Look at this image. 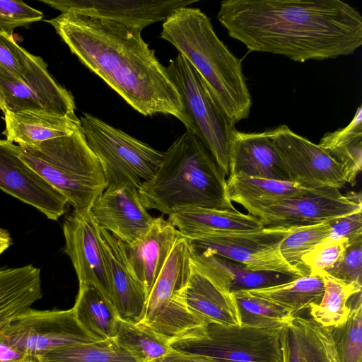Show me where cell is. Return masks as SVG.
<instances>
[{"label": "cell", "mask_w": 362, "mask_h": 362, "mask_svg": "<svg viewBox=\"0 0 362 362\" xmlns=\"http://www.w3.org/2000/svg\"><path fill=\"white\" fill-rule=\"evenodd\" d=\"M11 243L9 233L0 228V255L11 245Z\"/></svg>", "instance_id": "45"}, {"label": "cell", "mask_w": 362, "mask_h": 362, "mask_svg": "<svg viewBox=\"0 0 362 362\" xmlns=\"http://www.w3.org/2000/svg\"><path fill=\"white\" fill-rule=\"evenodd\" d=\"M11 344L37 358L56 349L98 341L77 320L73 308H29L0 329Z\"/></svg>", "instance_id": "11"}, {"label": "cell", "mask_w": 362, "mask_h": 362, "mask_svg": "<svg viewBox=\"0 0 362 362\" xmlns=\"http://www.w3.org/2000/svg\"><path fill=\"white\" fill-rule=\"evenodd\" d=\"M272 145L289 181L305 189L335 187L347 184L342 166L318 144L279 125L270 129Z\"/></svg>", "instance_id": "14"}, {"label": "cell", "mask_w": 362, "mask_h": 362, "mask_svg": "<svg viewBox=\"0 0 362 362\" xmlns=\"http://www.w3.org/2000/svg\"><path fill=\"white\" fill-rule=\"evenodd\" d=\"M191 248L180 235L147 297L142 323L159 334H165L182 327L189 312L180 292L192 270Z\"/></svg>", "instance_id": "13"}, {"label": "cell", "mask_w": 362, "mask_h": 362, "mask_svg": "<svg viewBox=\"0 0 362 362\" xmlns=\"http://www.w3.org/2000/svg\"><path fill=\"white\" fill-rule=\"evenodd\" d=\"M168 221L187 239L216 233L255 232L264 228L257 218L237 209L190 208L169 215Z\"/></svg>", "instance_id": "24"}, {"label": "cell", "mask_w": 362, "mask_h": 362, "mask_svg": "<svg viewBox=\"0 0 362 362\" xmlns=\"http://www.w3.org/2000/svg\"><path fill=\"white\" fill-rule=\"evenodd\" d=\"M151 362H221L214 359L178 352L170 349V351L161 358Z\"/></svg>", "instance_id": "44"}, {"label": "cell", "mask_w": 362, "mask_h": 362, "mask_svg": "<svg viewBox=\"0 0 362 362\" xmlns=\"http://www.w3.org/2000/svg\"><path fill=\"white\" fill-rule=\"evenodd\" d=\"M180 235L168 220L157 217L139 240L132 245L123 243L129 266L144 286L147 297Z\"/></svg>", "instance_id": "23"}, {"label": "cell", "mask_w": 362, "mask_h": 362, "mask_svg": "<svg viewBox=\"0 0 362 362\" xmlns=\"http://www.w3.org/2000/svg\"><path fill=\"white\" fill-rule=\"evenodd\" d=\"M325 272L361 288L362 239L349 244L337 262Z\"/></svg>", "instance_id": "39"}, {"label": "cell", "mask_w": 362, "mask_h": 362, "mask_svg": "<svg viewBox=\"0 0 362 362\" xmlns=\"http://www.w3.org/2000/svg\"><path fill=\"white\" fill-rule=\"evenodd\" d=\"M190 260L196 271L226 295L272 286L296 279L279 273L253 271L241 263L206 251L191 249Z\"/></svg>", "instance_id": "20"}, {"label": "cell", "mask_w": 362, "mask_h": 362, "mask_svg": "<svg viewBox=\"0 0 362 362\" xmlns=\"http://www.w3.org/2000/svg\"><path fill=\"white\" fill-rule=\"evenodd\" d=\"M100 234L112 303L120 320L138 324L144 317L146 291L129 266L123 243L105 230Z\"/></svg>", "instance_id": "19"}, {"label": "cell", "mask_w": 362, "mask_h": 362, "mask_svg": "<svg viewBox=\"0 0 362 362\" xmlns=\"http://www.w3.org/2000/svg\"><path fill=\"white\" fill-rule=\"evenodd\" d=\"M90 213L100 229L125 245H132L144 237L155 218L147 212L138 188L128 184L107 187L95 199Z\"/></svg>", "instance_id": "17"}, {"label": "cell", "mask_w": 362, "mask_h": 362, "mask_svg": "<svg viewBox=\"0 0 362 362\" xmlns=\"http://www.w3.org/2000/svg\"><path fill=\"white\" fill-rule=\"evenodd\" d=\"M0 101L3 112L28 111L77 118L71 93L53 79L43 59L33 54L21 78L0 67Z\"/></svg>", "instance_id": "12"}, {"label": "cell", "mask_w": 362, "mask_h": 362, "mask_svg": "<svg viewBox=\"0 0 362 362\" xmlns=\"http://www.w3.org/2000/svg\"><path fill=\"white\" fill-rule=\"evenodd\" d=\"M238 308L241 325L267 329H281L293 315L246 291L233 293Z\"/></svg>", "instance_id": "36"}, {"label": "cell", "mask_w": 362, "mask_h": 362, "mask_svg": "<svg viewBox=\"0 0 362 362\" xmlns=\"http://www.w3.org/2000/svg\"><path fill=\"white\" fill-rule=\"evenodd\" d=\"M350 299L348 319L331 327V334L340 362H362L361 292L352 295Z\"/></svg>", "instance_id": "35"}, {"label": "cell", "mask_w": 362, "mask_h": 362, "mask_svg": "<svg viewBox=\"0 0 362 362\" xmlns=\"http://www.w3.org/2000/svg\"><path fill=\"white\" fill-rule=\"evenodd\" d=\"M21 158L74 209L89 211L107 187L100 163L79 127L69 135L18 145Z\"/></svg>", "instance_id": "5"}, {"label": "cell", "mask_w": 362, "mask_h": 362, "mask_svg": "<svg viewBox=\"0 0 362 362\" xmlns=\"http://www.w3.org/2000/svg\"><path fill=\"white\" fill-rule=\"evenodd\" d=\"M42 296L39 268L29 264L0 269V329Z\"/></svg>", "instance_id": "27"}, {"label": "cell", "mask_w": 362, "mask_h": 362, "mask_svg": "<svg viewBox=\"0 0 362 362\" xmlns=\"http://www.w3.org/2000/svg\"><path fill=\"white\" fill-rule=\"evenodd\" d=\"M0 110H1L3 111V107H2V105L1 103V101H0Z\"/></svg>", "instance_id": "46"}, {"label": "cell", "mask_w": 362, "mask_h": 362, "mask_svg": "<svg viewBox=\"0 0 362 362\" xmlns=\"http://www.w3.org/2000/svg\"><path fill=\"white\" fill-rule=\"evenodd\" d=\"M344 239L326 238L302 257L304 267L310 276H320L331 268L349 245Z\"/></svg>", "instance_id": "38"}, {"label": "cell", "mask_w": 362, "mask_h": 362, "mask_svg": "<svg viewBox=\"0 0 362 362\" xmlns=\"http://www.w3.org/2000/svg\"><path fill=\"white\" fill-rule=\"evenodd\" d=\"M72 308L80 325L97 340L115 338L120 320L112 303L96 288L79 286Z\"/></svg>", "instance_id": "31"}, {"label": "cell", "mask_w": 362, "mask_h": 362, "mask_svg": "<svg viewBox=\"0 0 362 362\" xmlns=\"http://www.w3.org/2000/svg\"><path fill=\"white\" fill-rule=\"evenodd\" d=\"M63 233L65 252L74 267L79 286H94L112 302L100 228L93 220L90 210L74 209L64 221Z\"/></svg>", "instance_id": "16"}, {"label": "cell", "mask_w": 362, "mask_h": 362, "mask_svg": "<svg viewBox=\"0 0 362 362\" xmlns=\"http://www.w3.org/2000/svg\"><path fill=\"white\" fill-rule=\"evenodd\" d=\"M226 182L230 201L242 205L249 214L305 189L290 181L243 175L228 177Z\"/></svg>", "instance_id": "28"}, {"label": "cell", "mask_w": 362, "mask_h": 362, "mask_svg": "<svg viewBox=\"0 0 362 362\" xmlns=\"http://www.w3.org/2000/svg\"><path fill=\"white\" fill-rule=\"evenodd\" d=\"M318 145L342 166L346 183L354 186L362 167L361 105L347 126L326 133Z\"/></svg>", "instance_id": "29"}, {"label": "cell", "mask_w": 362, "mask_h": 362, "mask_svg": "<svg viewBox=\"0 0 362 362\" xmlns=\"http://www.w3.org/2000/svg\"><path fill=\"white\" fill-rule=\"evenodd\" d=\"M279 341L282 362H340L331 327L312 318L293 315L282 327Z\"/></svg>", "instance_id": "22"}, {"label": "cell", "mask_w": 362, "mask_h": 362, "mask_svg": "<svg viewBox=\"0 0 362 362\" xmlns=\"http://www.w3.org/2000/svg\"><path fill=\"white\" fill-rule=\"evenodd\" d=\"M281 330L205 323L170 339L169 347L221 362H282Z\"/></svg>", "instance_id": "6"}, {"label": "cell", "mask_w": 362, "mask_h": 362, "mask_svg": "<svg viewBox=\"0 0 362 362\" xmlns=\"http://www.w3.org/2000/svg\"><path fill=\"white\" fill-rule=\"evenodd\" d=\"M42 13L22 1L0 0V32L12 35L16 27L41 20Z\"/></svg>", "instance_id": "40"}, {"label": "cell", "mask_w": 362, "mask_h": 362, "mask_svg": "<svg viewBox=\"0 0 362 362\" xmlns=\"http://www.w3.org/2000/svg\"><path fill=\"white\" fill-rule=\"evenodd\" d=\"M37 358L39 362H141L121 349L115 339L60 348Z\"/></svg>", "instance_id": "33"}, {"label": "cell", "mask_w": 362, "mask_h": 362, "mask_svg": "<svg viewBox=\"0 0 362 362\" xmlns=\"http://www.w3.org/2000/svg\"><path fill=\"white\" fill-rule=\"evenodd\" d=\"M115 340L141 362H151L167 354L169 341L142 323L119 320Z\"/></svg>", "instance_id": "34"}, {"label": "cell", "mask_w": 362, "mask_h": 362, "mask_svg": "<svg viewBox=\"0 0 362 362\" xmlns=\"http://www.w3.org/2000/svg\"><path fill=\"white\" fill-rule=\"evenodd\" d=\"M138 192L146 209L168 216L190 208L235 210L225 173L203 143L187 132L163 152L155 175Z\"/></svg>", "instance_id": "4"}, {"label": "cell", "mask_w": 362, "mask_h": 362, "mask_svg": "<svg viewBox=\"0 0 362 362\" xmlns=\"http://www.w3.org/2000/svg\"><path fill=\"white\" fill-rule=\"evenodd\" d=\"M321 276L324 281V293L320 303L309 309L310 315L313 320L323 327H336L346 321L350 313L348 301L352 295L361 292V288L326 272Z\"/></svg>", "instance_id": "32"}, {"label": "cell", "mask_w": 362, "mask_h": 362, "mask_svg": "<svg viewBox=\"0 0 362 362\" xmlns=\"http://www.w3.org/2000/svg\"><path fill=\"white\" fill-rule=\"evenodd\" d=\"M6 140L31 145L71 134L81 127L80 119L28 111H5Z\"/></svg>", "instance_id": "26"}, {"label": "cell", "mask_w": 362, "mask_h": 362, "mask_svg": "<svg viewBox=\"0 0 362 362\" xmlns=\"http://www.w3.org/2000/svg\"><path fill=\"white\" fill-rule=\"evenodd\" d=\"M235 175L289 181L269 131L245 133L234 130L229 148L228 177Z\"/></svg>", "instance_id": "21"}, {"label": "cell", "mask_w": 362, "mask_h": 362, "mask_svg": "<svg viewBox=\"0 0 362 362\" xmlns=\"http://www.w3.org/2000/svg\"><path fill=\"white\" fill-rule=\"evenodd\" d=\"M331 224L327 238L330 240L344 239L351 244L362 239V210L339 218Z\"/></svg>", "instance_id": "42"}, {"label": "cell", "mask_w": 362, "mask_h": 362, "mask_svg": "<svg viewBox=\"0 0 362 362\" xmlns=\"http://www.w3.org/2000/svg\"><path fill=\"white\" fill-rule=\"evenodd\" d=\"M0 189L57 221L67 210L66 199L19 156L18 145L0 140Z\"/></svg>", "instance_id": "15"}, {"label": "cell", "mask_w": 362, "mask_h": 362, "mask_svg": "<svg viewBox=\"0 0 362 362\" xmlns=\"http://www.w3.org/2000/svg\"><path fill=\"white\" fill-rule=\"evenodd\" d=\"M160 37L195 69L223 114L235 124L248 117L251 95L241 60L218 37L200 9L183 7L163 21Z\"/></svg>", "instance_id": "3"}, {"label": "cell", "mask_w": 362, "mask_h": 362, "mask_svg": "<svg viewBox=\"0 0 362 362\" xmlns=\"http://www.w3.org/2000/svg\"><path fill=\"white\" fill-rule=\"evenodd\" d=\"M166 68L179 93L189 123L186 131L206 146L225 175H228L229 148L235 128L216 103L200 76L181 54Z\"/></svg>", "instance_id": "8"}, {"label": "cell", "mask_w": 362, "mask_h": 362, "mask_svg": "<svg viewBox=\"0 0 362 362\" xmlns=\"http://www.w3.org/2000/svg\"><path fill=\"white\" fill-rule=\"evenodd\" d=\"M30 53L20 47L13 35L0 32V67L15 78L23 76Z\"/></svg>", "instance_id": "41"}, {"label": "cell", "mask_w": 362, "mask_h": 362, "mask_svg": "<svg viewBox=\"0 0 362 362\" xmlns=\"http://www.w3.org/2000/svg\"><path fill=\"white\" fill-rule=\"evenodd\" d=\"M324 290L322 276L308 275L286 283L246 291L295 315L319 304Z\"/></svg>", "instance_id": "30"}, {"label": "cell", "mask_w": 362, "mask_h": 362, "mask_svg": "<svg viewBox=\"0 0 362 362\" xmlns=\"http://www.w3.org/2000/svg\"><path fill=\"white\" fill-rule=\"evenodd\" d=\"M362 210L360 194H342L335 187L303 189L249 214L267 228H294L332 222Z\"/></svg>", "instance_id": "10"}, {"label": "cell", "mask_w": 362, "mask_h": 362, "mask_svg": "<svg viewBox=\"0 0 362 362\" xmlns=\"http://www.w3.org/2000/svg\"><path fill=\"white\" fill-rule=\"evenodd\" d=\"M0 362H39V360L9 344L0 334Z\"/></svg>", "instance_id": "43"}, {"label": "cell", "mask_w": 362, "mask_h": 362, "mask_svg": "<svg viewBox=\"0 0 362 362\" xmlns=\"http://www.w3.org/2000/svg\"><path fill=\"white\" fill-rule=\"evenodd\" d=\"M332 222L291 228L280 245L281 253L286 261L309 275L302 257L328 238Z\"/></svg>", "instance_id": "37"}, {"label": "cell", "mask_w": 362, "mask_h": 362, "mask_svg": "<svg viewBox=\"0 0 362 362\" xmlns=\"http://www.w3.org/2000/svg\"><path fill=\"white\" fill-rule=\"evenodd\" d=\"M40 1L62 13H74L112 21L140 31L151 24L165 21L174 11L196 2V0Z\"/></svg>", "instance_id": "18"}, {"label": "cell", "mask_w": 362, "mask_h": 362, "mask_svg": "<svg viewBox=\"0 0 362 362\" xmlns=\"http://www.w3.org/2000/svg\"><path fill=\"white\" fill-rule=\"evenodd\" d=\"M291 228H267L255 232L216 233L187 239L192 250L206 251L245 265L295 278L308 276L282 256L280 245Z\"/></svg>", "instance_id": "9"}, {"label": "cell", "mask_w": 362, "mask_h": 362, "mask_svg": "<svg viewBox=\"0 0 362 362\" xmlns=\"http://www.w3.org/2000/svg\"><path fill=\"white\" fill-rule=\"evenodd\" d=\"M86 141L98 158L107 187L136 188L158 170L163 152L88 113L80 118Z\"/></svg>", "instance_id": "7"}, {"label": "cell", "mask_w": 362, "mask_h": 362, "mask_svg": "<svg viewBox=\"0 0 362 362\" xmlns=\"http://www.w3.org/2000/svg\"><path fill=\"white\" fill-rule=\"evenodd\" d=\"M47 22L86 67L137 112L173 115L188 131L180 95L141 31L74 13Z\"/></svg>", "instance_id": "2"}, {"label": "cell", "mask_w": 362, "mask_h": 362, "mask_svg": "<svg viewBox=\"0 0 362 362\" xmlns=\"http://www.w3.org/2000/svg\"><path fill=\"white\" fill-rule=\"evenodd\" d=\"M217 18L249 50L298 62L349 55L362 45V16L340 0H226Z\"/></svg>", "instance_id": "1"}, {"label": "cell", "mask_w": 362, "mask_h": 362, "mask_svg": "<svg viewBox=\"0 0 362 362\" xmlns=\"http://www.w3.org/2000/svg\"><path fill=\"white\" fill-rule=\"evenodd\" d=\"M180 296L187 308L206 322L241 326L233 295L223 293L192 266Z\"/></svg>", "instance_id": "25"}]
</instances>
